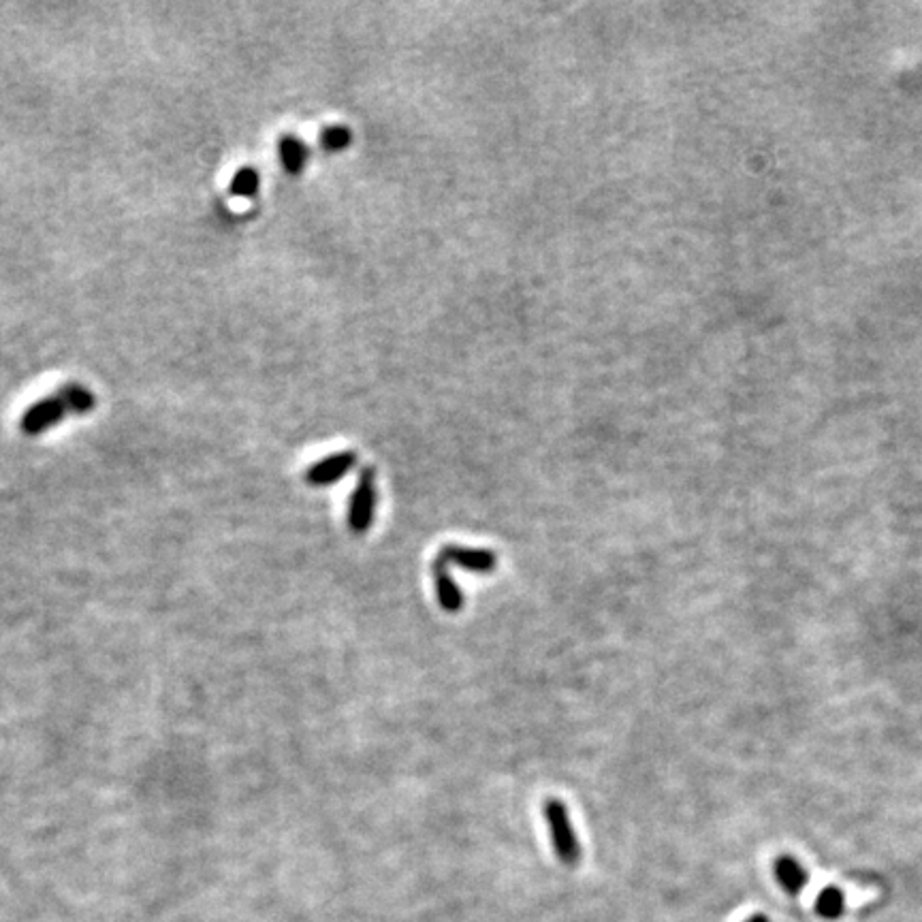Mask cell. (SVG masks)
Listing matches in <instances>:
<instances>
[{
  "label": "cell",
  "mask_w": 922,
  "mask_h": 922,
  "mask_svg": "<svg viewBox=\"0 0 922 922\" xmlns=\"http://www.w3.org/2000/svg\"><path fill=\"white\" fill-rule=\"evenodd\" d=\"M321 146L329 152H340L351 146V131L340 124L327 126V129L321 131Z\"/></svg>",
  "instance_id": "obj_11"
},
{
  "label": "cell",
  "mask_w": 922,
  "mask_h": 922,
  "mask_svg": "<svg viewBox=\"0 0 922 922\" xmlns=\"http://www.w3.org/2000/svg\"><path fill=\"white\" fill-rule=\"evenodd\" d=\"M376 508V472L374 468H363L357 487L353 491L351 506H348V528L353 534H365L374 521Z\"/></svg>",
  "instance_id": "obj_3"
},
{
  "label": "cell",
  "mask_w": 922,
  "mask_h": 922,
  "mask_svg": "<svg viewBox=\"0 0 922 922\" xmlns=\"http://www.w3.org/2000/svg\"><path fill=\"white\" fill-rule=\"evenodd\" d=\"M775 878L788 895H799L809 880L805 867L797 861V858H790V856H782L780 861L775 863Z\"/></svg>",
  "instance_id": "obj_8"
},
{
  "label": "cell",
  "mask_w": 922,
  "mask_h": 922,
  "mask_svg": "<svg viewBox=\"0 0 922 922\" xmlns=\"http://www.w3.org/2000/svg\"><path fill=\"white\" fill-rule=\"evenodd\" d=\"M543 816L547 820L549 833H551V844H553L555 854H558L560 858V863L568 867H577L583 858V848L575 835V829H572L566 803H562L555 797L547 799L543 803Z\"/></svg>",
  "instance_id": "obj_2"
},
{
  "label": "cell",
  "mask_w": 922,
  "mask_h": 922,
  "mask_svg": "<svg viewBox=\"0 0 922 922\" xmlns=\"http://www.w3.org/2000/svg\"><path fill=\"white\" fill-rule=\"evenodd\" d=\"M259 182H261V178H259L257 169L242 167V169L235 171L229 190H231L233 197H254V195H257V190H259Z\"/></svg>",
  "instance_id": "obj_10"
},
{
  "label": "cell",
  "mask_w": 922,
  "mask_h": 922,
  "mask_svg": "<svg viewBox=\"0 0 922 922\" xmlns=\"http://www.w3.org/2000/svg\"><path fill=\"white\" fill-rule=\"evenodd\" d=\"M743 922H769V918L765 914H752V916H747Z\"/></svg>",
  "instance_id": "obj_12"
},
{
  "label": "cell",
  "mask_w": 922,
  "mask_h": 922,
  "mask_svg": "<svg viewBox=\"0 0 922 922\" xmlns=\"http://www.w3.org/2000/svg\"><path fill=\"white\" fill-rule=\"evenodd\" d=\"M432 577H434L440 607L447 613H459L461 609H464V602H466L464 592H461L459 585L453 581L451 572H449V564L436 558L432 564Z\"/></svg>",
  "instance_id": "obj_6"
},
{
  "label": "cell",
  "mask_w": 922,
  "mask_h": 922,
  "mask_svg": "<svg viewBox=\"0 0 922 922\" xmlns=\"http://www.w3.org/2000/svg\"><path fill=\"white\" fill-rule=\"evenodd\" d=\"M438 558L464 570L479 572V575H489V572H494L498 568V555L489 549L444 545L438 553Z\"/></svg>",
  "instance_id": "obj_4"
},
{
  "label": "cell",
  "mask_w": 922,
  "mask_h": 922,
  "mask_svg": "<svg viewBox=\"0 0 922 922\" xmlns=\"http://www.w3.org/2000/svg\"><path fill=\"white\" fill-rule=\"evenodd\" d=\"M278 152H280V163L286 173L291 176H299L304 171L308 163V148L304 146V141L295 135H282L278 143Z\"/></svg>",
  "instance_id": "obj_7"
},
{
  "label": "cell",
  "mask_w": 922,
  "mask_h": 922,
  "mask_svg": "<svg viewBox=\"0 0 922 922\" xmlns=\"http://www.w3.org/2000/svg\"><path fill=\"white\" fill-rule=\"evenodd\" d=\"M94 404L97 400H94L90 389L82 385H67L58 391V395L45 397V400L30 406L24 412L20 427L26 436H37L69 415H86Z\"/></svg>",
  "instance_id": "obj_1"
},
{
  "label": "cell",
  "mask_w": 922,
  "mask_h": 922,
  "mask_svg": "<svg viewBox=\"0 0 922 922\" xmlns=\"http://www.w3.org/2000/svg\"><path fill=\"white\" fill-rule=\"evenodd\" d=\"M846 910V897L837 886H826L816 897V914L824 920H837Z\"/></svg>",
  "instance_id": "obj_9"
},
{
  "label": "cell",
  "mask_w": 922,
  "mask_h": 922,
  "mask_svg": "<svg viewBox=\"0 0 922 922\" xmlns=\"http://www.w3.org/2000/svg\"><path fill=\"white\" fill-rule=\"evenodd\" d=\"M357 461V455L351 451H342V453H333L321 461H316L312 468L306 472V483L314 487H327L338 483L342 476L353 470Z\"/></svg>",
  "instance_id": "obj_5"
}]
</instances>
